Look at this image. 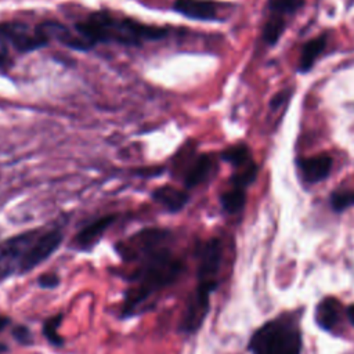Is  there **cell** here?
Listing matches in <instances>:
<instances>
[{
    "mask_svg": "<svg viewBox=\"0 0 354 354\" xmlns=\"http://www.w3.org/2000/svg\"><path fill=\"white\" fill-rule=\"evenodd\" d=\"M283 30H285V21L279 15H277L266 24L263 29V39L267 44L272 46L279 40Z\"/></svg>",
    "mask_w": 354,
    "mask_h": 354,
    "instance_id": "cell-19",
    "label": "cell"
},
{
    "mask_svg": "<svg viewBox=\"0 0 354 354\" xmlns=\"http://www.w3.org/2000/svg\"><path fill=\"white\" fill-rule=\"evenodd\" d=\"M75 32L84 41L87 50L98 43H120L140 46L148 40H158L167 35V29L145 25L127 17H116L108 11H95L75 25Z\"/></svg>",
    "mask_w": 354,
    "mask_h": 354,
    "instance_id": "cell-2",
    "label": "cell"
},
{
    "mask_svg": "<svg viewBox=\"0 0 354 354\" xmlns=\"http://www.w3.org/2000/svg\"><path fill=\"white\" fill-rule=\"evenodd\" d=\"M48 37L37 26L32 29L24 22L0 24V69H8L12 65L11 48L17 53H30L44 47Z\"/></svg>",
    "mask_w": 354,
    "mask_h": 354,
    "instance_id": "cell-3",
    "label": "cell"
},
{
    "mask_svg": "<svg viewBox=\"0 0 354 354\" xmlns=\"http://www.w3.org/2000/svg\"><path fill=\"white\" fill-rule=\"evenodd\" d=\"M325 46H326V35H319L313 40H308L301 48V54L299 58V71L307 72L308 69H311L318 55L325 50Z\"/></svg>",
    "mask_w": 354,
    "mask_h": 354,
    "instance_id": "cell-14",
    "label": "cell"
},
{
    "mask_svg": "<svg viewBox=\"0 0 354 354\" xmlns=\"http://www.w3.org/2000/svg\"><path fill=\"white\" fill-rule=\"evenodd\" d=\"M217 286L213 285H205V283H198L195 292L188 300V304L185 307V313L183 315L181 326L180 329L185 333H194L201 328L203 324L209 306H210V295L212 292L216 290Z\"/></svg>",
    "mask_w": 354,
    "mask_h": 354,
    "instance_id": "cell-6",
    "label": "cell"
},
{
    "mask_svg": "<svg viewBox=\"0 0 354 354\" xmlns=\"http://www.w3.org/2000/svg\"><path fill=\"white\" fill-rule=\"evenodd\" d=\"M37 236L36 231H28L0 242V279L19 271L24 254Z\"/></svg>",
    "mask_w": 354,
    "mask_h": 354,
    "instance_id": "cell-5",
    "label": "cell"
},
{
    "mask_svg": "<svg viewBox=\"0 0 354 354\" xmlns=\"http://www.w3.org/2000/svg\"><path fill=\"white\" fill-rule=\"evenodd\" d=\"M221 206L227 213H238L239 210H242V207L245 206L246 202V194L245 189L242 188H232L227 192H224L220 198Z\"/></svg>",
    "mask_w": 354,
    "mask_h": 354,
    "instance_id": "cell-17",
    "label": "cell"
},
{
    "mask_svg": "<svg viewBox=\"0 0 354 354\" xmlns=\"http://www.w3.org/2000/svg\"><path fill=\"white\" fill-rule=\"evenodd\" d=\"M221 159L238 170L245 169L246 166H249L253 162L252 156H250L249 147L245 144H236V145L227 148L221 153Z\"/></svg>",
    "mask_w": 354,
    "mask_h": 354,
    "instance_id": "cell-16",
    "label": "cell"
},
{
    "mask_svg": "<svg viewBox=\"0 0 354 354\" xmlns=\"http://www.w3.org/2000/svg\"><path fill=\"white\" fill-rule=\"evenodd\" d=\"M221 264V243L218 239H209L199 250L198 283L217 286V274Z\"/></svg>",
    "mask_w": 354,
    "mask_h": 354,
    "instance_id": "cell-8",
    "label": "cell"
},
{
    "mask_svg": "<svg viewBox=\"0 0 354 354\" xmlns=\"http://www.w3.org/2000/svg\"><path fill=\"white\" fill-rule=\"evenodd\" d=\"M253 354H300V333L290 325L278 321L260 328L250 340Z\"/></svg>",
    "mask_w": 354,
    "mask_h": 354,
    "instance_id": "cell-4",
    "label": "cell"
},
{
    "mask_svg": "<svg viewBox=\"0 0 354 354\" xmlns=\"http://www.w3.org/2000/svg\"><path fill=\"white\" fill-rule=\"evenodd\" d=\"M12 337L19 343V344H24V346H28V344H33V335L30 332V329L25 325H17L12 328Z\"/></svg>",
    "mask_w": 354,
    "mask_h": 354,
    "instance_id": "cell-23",
    "label": "cell"
},
{
    "mask_svg": "<svg viewBox=\"0 0 354 354\" xmlns=\"http://www.w3.org/2000/svg\"><path fill=\"white\" fill-rule=\"evenodd\" d=\"M347 317H348L350 322L354 325V304L348 306V308H347Z\"/></svg>",
    "mask_w": 354,
    "mask_h": 354,
    "instance_id": "cell-27",
    "label": "cell"
},
{
    "mask_svg": "<svg viewBox=\"0 0 354 354\" xmlns=\"http://www.w3.org/2000/svg\"><path fill=\"white\" fill-rule=\"evenodd\" d=\"M170 232L148 228L137 232L116 249L127 263H138L127 277L133 286L126 292L123 317L137 314V308L155 292L171 285L183 271V263L166 246Z\"/></svg>",
    "mask_w": 354,
    "mask_h": 354,
    "instance_id": "cell-1",
    "label": "cell"
},
{
    "mask_svg": "<svg viewBox=\"0 0 354 354\" xmlns=\"http://www.w3.org/2000/svg\"><path fill=\"white\" fill-rule=\"evenodd\" d=\"M212 170H213V159L209 155L198 156L184 176V185L187 188L196 187L210 176Z\"/></svg>",
    "mask_w": 354,
    "mask_h": 354,
    "instance_id": "cell-13",
    "label": "cell"
},
{
    "mask_svg": "<svg viewBox=\"0 0 354 354\" xmlns=\"http://www.w3.org/2000/svg\"><path fill=\"white\" fill-rule=\"evenodd\" d=\"M152 199L166 210L176 213L187 205L188 194L173 185H162L153 189Z\"/></svg>",
    "mask_w": 354,
    "mask_h": 354,
    "instance_id": "cell-12",
    "label": "cell"
},
{
    "mask_svg": "<svg viewBox=\"0 0 354 354\" xmlns=\"http://www.w3.org/2000/svg\"><path fill=\"white\" fill-rule=\"evenodd\" d=\"M62 318H64V315L61 313H58V314L47 318L41 328V332H43V336L46 337V340L51 346H55V347L64 346V337L58 333V328L62 322Z\"/></svg>",
    "mask_w": 354,
    "mask_h": 354,
    "instance_id": "cell-18",
    "label": "cell"
},
{
    "mask_svg": "<svg viewBox=\"0 0 354 354\" xmlns=\"http://www.w3.org/2000/svg\"><path fill=\"white\" fill-rule=\"evenodd\" d=\"M271 11L277 12L279 17L282 14H292L304 6V0H270Z\"/></svg>",
    "mask_w": 354,
    "mask_h": 354,
    "instance_id": "cell-22",
    "label": "cell"
},
{
    "mask_svg": "<svg viewBox=\"0 0 354 354\" xmlns=\"http://www.w3.org/2000/svg\"><path fill=\"white\" fill-rule=\"evenodd\" d=\"M61 282V278L54 274V272H46V274H41L37 279V283L40 288L43 289H54L59 285Z\"/></svg>",
    "mask_w": 354,
    "mask_h": 354,
    "instance_id": "cell-24",
    "label": "cell"
},
{
    "mask_svg": "<svg viewBox=\"0 0 354 354\" xmlns=\"http://www.w3.org/2000/svg\"><path fill=\"white\" fill-rule=\"evenodd\" d=\"M257 177V165L252 162L249 166L245 169H241L231 177V183L235 188H242L245 189L248 185H250Z\"/></svg>",
    "mask_w": 354,
    "mask_h": 354,
    "instance_id": "cell-20",
    "label": "cell"
},
{
    "mask_svg": "<svg viewBox=\"0 0 354 354\" xmlns=\"http://www.w3.org/2000/svg\"><path fill=\"white\" fill-rule=\"evenodd\" d=\"M288 97H289V93H288L286 90H285V91H281V93H278V94H275V95L272 97L271 102H270L271 108H272V109H275V108L281 106V105L288 100Z\"/></svg>",
    "mask_w": 354,
    "mask_h": 354,
    "instance_id": "cell-25",
    "label": "cell"
},
{
    "mask_svg": "<svg viewBox=\"0 0 354 354\" xmlns=\"http://www.w3.org/2000/svg\"><path fill=\"white\" fill-rule=\"evenodd\" d=\"M6 351H8V346L0 342V354H4Z\"/></svg>",
    "mask_w": 354,
    "mask_h": 354,
    "instance_id": "cell-28",
    "label": "cell"
},
{
    "mask_svg": "<svg viewBox=\"0 0 354 354\" xmlns=\"http://www.w3.org/2000/svg\"><path fill=\"white\" fill-rule=\"evenodd\" d=\"M299 167L304 181L310 184H315L329 176L330 167H332V159L325 153L315 155V156L300 159Z\"/></svg>",
    "mask_w": 354,
    "mask_h": 354,
    "instance_id": "cell-11",
    "label": "cell"
},
{
    "mask_svg": "<svg viewBox=\"0 0 354 354\" xmlns=\"http://www.w3.org/2000/svg\"><path fill=\"white\" fill-rule=\"evenodd\" d=\"M339 303L328 297L322 300L317 307V321L324 329H332L339 321Z\"/></svg>",
    "mask_w": 354,
    "mask_h": 354,
    "instance_id": "cell-15",
    "label": "cell"
},
{
    "mask_svg": "<svg viewBox=\"0 0 354 354\" xmlns=\"http://www.w3.org/2000/svg\"><path fill=\"white\" fill-rule=\"evenodd\" d=\"M115 220H116L115 214H108L90 223L76 234L73 239V246L83 252L91 250L100 242L105 231L113 224Z\"/></svg>",
    "mask_w": 354,
    "mask_h": 354,
    "instance_id": "cell-10",
    "label": "cell"
},
{
    "mask_svg": "<svg viewBox=\"0 0 354 354\" xmlns=\"http://www.w3.org/2000/svg\"><path fill=\"white\" fill-rule=\"evenodd\" d=\"M218 4L212 0H176L173 10L189 19L216 21L218 19Z\"/></svg>",
    "mask_w": 354,
    "mask_h": 354,
    "instance_id": "cell-9",
    "label": "cell"
},
{
    "mask_svg": "<svg viewBox=\"0 0 354 354\" xmlns=\"http://www.w3.org/2000/svg\"><path fill=\"white\" fill-rule=\"evenodd\" d=\"M10 324V318L6 315H0V332Z\"/></svg>",
    "mask_w": 354,
    "mask_h": 354,
    "instance_id": "cell-26",
    "label": "cell"
},
{
    "mask_svg": "<svg viewBox=\"0 0 354 354\" xmlns=\"http://www.w3.org/2000/svg\"><path fill=\"white\" fill-rule=\"evenodd\" d=\"M62 239L64 235L59 230H51L39 235L24 254L18 272L25 274L47 260L59 248Z\"/></svg>",
    "mask_w": 354,
    "mask_h": 354,
    "instance_id": "cell-7",
    "label": "cell"
},
{
    "mask_svg": "<svg viewBox=\"0 0 354 354\" xmlns=\"http://www.w3.org/2000/svg\"><path fill=\"white\" fill-rule=\"evenodd\" d=\"M330 206L336 212H343L354 206V191L343 189V191L333 192L330 196Z\"/></svg>",
    "mask_w": 354,
    "mask_h": 354,
    "instance_id": "cell-21",
    "label": "cell"
}]
</instances>
